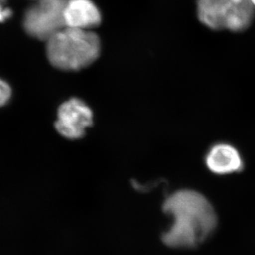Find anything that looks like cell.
I'll list each match as a JSON object with an SVG mask.
<instances>
[{"label":"cell","instance_id":"1","mask_svg":"<svg viewBox=\"0 0 255 255\" xmlns=\"http://www.w3.org/2000/svg\"><path fill=\"white\" fill-rule=\"evenodd\" d=\"M163 211L173 217L170 227L161 236L163 243L171 248L197 247L217 228L212 203L197 191H176L164 200Z\"/></svg>","mask_w":255,"mask_h":255},{"label":"cell","instance_id":"2","mask_svg":"<svg viewBox=\"0 0 255 255\" xmlns=\"http://www.w3.org/2000/svg\"><path fill=\"white\" fill-rule=\"evenodd\" d=\"M46 41L47 57L51 65L60 70L84 69L100 53L99 36L88 30L65 27Z\"/></svg>","mask_w":255,"mask_h":255},{"label":"cell","instance_id":"3","mask_svg":"<svg viewBox=\"0 0 255 255\" xmlns=\"http://www.w3.org/2000/svg\"><path fill=\"white\" fill-rule=\"evenodd\" d=\"M66 2L67 0H39L25 12V31L32 37L48 41L65 27L64 12Z\"/></svg>","mask_w":255,"mask_h":255},{"label":"cell","instance_id":"4","mask_svg":"<svg viewBox=\"0 0 255 255\" xmlns=\"http://www.w3.org/2000/svg\"><path fill=\"white\" fill-rule=\"evenodd\" d=\"M94 123V114L85 102L77 98L63 103L57 112L55 128L61 136L68 140H79Z\"/></svg>","mask_w":255,"mask_h":255},{"label":"cell","instance_id":"5","mask_svg":"<svg viewBox=\"0 0 255 255\" xmlns=\"http://www.w3.org/2000/svg\"><path fill=\"white\" fill-rule=\"evenodd\" d=\"M205 163L211 172L218 175L238 173L244 169V161L236 148L227 143H218L210 148Z\"/></svg>","mask_w":255,"mask_h":255},{"label":"cell","instance_id":"6","mask_svg":"<svg viewBox=\"0 0 255 255\" xmlns=\"http://www.w3.org/2000/svg\"><path fill=\"white\" fill-rule=\"evenodd\" d=\"M65 27L89 30L101 22V13L91 0H67L64 12Z\"/></svg>","mask_w":255,"mask_h":255},{"label":"cell","instance_id":"7","mask_svg":"<svg viewBox=\"0 0 255 255\" xmlns=\"http://www.w3.org/2000/svg\"><path fill=\"white\" fill-rule=\"evenodd\" d=\"M198 19L214 31L226 30L231 12V0H197Z\"/></svg>","mask_w":255,"mask_h":255},{"label":"cell","instance_id":"8","mask_svg":"<svg viewBox=\"0 0 255 255\" xmlns=\"http://www.w3.org/2000/svg\"><path fill=\"white\" fill-rule=\"evenodd\" d=\"M255 17V6L251 0H231V12L226 30L242 32L251 27Z\"/></svg>","mask_w":255,"mask_h":255},{"label":"cell","instance_id":"9","mask_svg":"<svg viewBox=\"0 0 255 255\" xmlns=\"http://www.w3.org/2000/svg\"><path fill=\"white\" fill-rule=\"evenodd\" d=\"M12 96V89L4 80L0 79V108L9 102Z\"/></svg>","mask_w":255,"mask_h":255},{"label":"cell","instance_id":"10","mask_svg":"<svg viewBox=\"0 0 255 255\" xmlns=\"http://www.w3.org/2000/svg\"><path fill=\"white\" fill-rule=\"evenodd\" d=\"M7 0H0V22H3L12 16V10L6 7Z\"/></svg>","mask_w":255,"mask_h":255},{"label":"cell","instance_id":"11","mask_svg":"<svg viewBox=\"0 0 255 255\" xmlns=\"http://www.w3.org/2000/svg\"><path fill=\"white\" fill-rule=\"evenodd\" d=\"M252 1V2H253V4L255 6V0H251Z\"/></svg>","mask_w":255,"mask_h":255}]
</instances>
